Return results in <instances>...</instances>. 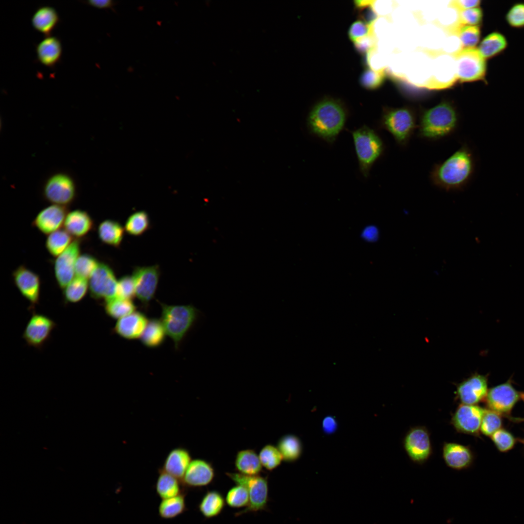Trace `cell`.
I'll use <instances>...</instances> for the list:
<instances>
[{
  "instance_id": "6da1fadb",
  "label": "cell",
  "mask_w": 524,
  "mask_h": 524,
  "mask_svg": "<svg viewBox=\"0 0 524 524\" xmlns=\"http://www.w3.org/2000/svg\"><path fill=\"white\" fill-rule=\"evenodd\" d=\"M473 154L463 145L446 160L432 168L430 179L436 186L447 191L459 190L469 181L474 173Z\"/></svg>"
},
{
  "instance_id": "7a4b0ae2",
  "label": "cell",
  "mask_w": 524,
  "mask_h": 524,
  "mask_svg": "<svg viewBox=\"0 0 524 524\" xmlns=\"http://www.w3.org/2000/svg\"><path fill=\"white\" fill-rule=\"evenodd\" d=\"M347 117V112L340 102L325 99L311 110L307 126L311 133L332 144L344 129Z\"/></svg>"
},
{
  "instance_id": "3957f363",
  "label": "cell",
  "mask_w": 524,
  "mask_h": 524,
  "mask_svg": "<svg viewBox=\"0 0 524 524\" xmlns=\"http://www.w3.org/2000/svg\"><path fill=\"white\" fill-rule=\"evenodd\" d=\"M459 121L453 104L447 101H442L422 112L418 121L417 135L429 141L443 139L456 130Z\"/></svg>"
},
{
  "instance_id": "277c9868",
  "label": "cell",
  "mask_w": 524,
  "mask_h": 524,
  "mask_svg": "<svg viewBox=\"0 0 524 524\" xmlns=\"http://www.w3.org/2000/svg\"><path fill=\"white\" fill-rule=\"evenodd\" d=\"M161 305V320L166 334L173 340L177 349L196 321L199 311L191 305Z\"/></svg>"
},
{
  "instance_id": "5b68a950",
  "label": "cell",
  "mask_w": 524,
  "mask_h": 524,
  "mask_svg": "<svg viewBox=\"0 0 524 524\" xmlns=\"http://www.w3.org/2000/svg\"><path fill=\"white\" fill-rule=\"evenodd\" d=\"M351 134L360 170L367 178L371 167L383 154L384 144L377 133L365 125L351 131Z\"/></svg>"
},
{
  "instance_id": "8992f818",
  "label": "cell",
  "mask_w": 524,
  "mask_h": 524,
  "mask_svg": "<svg viewBox=\"0 0 524 524\" xmlns=\"http://www.w3.org/2000/svg\"><path fill=\"white\" fill-rule=\"evenodd\" d=\"M381 128L389 132L401 147H406L418 127L414 112L402 107L383 109L379 122Z\"/></svg>"
},
{
  "instance_id": "52a82bcc",
  "label": "cell",
  "mask_w": 524,
  "mask_h": 524,
  "mask_svg": "<svg viewBox=\"0 0 524 524\" xmlns=\"http://www.w3.org/2000/svg\"><path fill=\"white\" fill-rule=\"evenodd\" d=\"M226 475L236 485L245 487L249 494L247 507L236 513V516L247 512L261 511L266 508L269 498L268 482L266 477L245 475L239 473H227Z\"/></svg>"
},
{
  "instance_id": "ba28073f",
  "label": "cell",
  "mask_w": 524,
  "mask_h": 524,
  "mask_svg": "<svg viewBox=\"0 0 524 524\" xmlns=\"http://www.w3.org/2000/svg\"><path fill=\"white\" fill-rule=\"evenodd\" d=\"M458 79L462 82L486 81L488 65L476 48L462 49L454 54Z\"/></svg>"
},
{
  "instance_id": "9c48e42d",
  "label": "cell",
  "mask_w": 524,
  "mask_h": 524,
  "mask_svg": "<svg viewBox=\"0 0 524 524\" xmlns=\"http://www.w3.org/2000/svg\"><path fill=\"white\" fill-rule=\"evenodd\" d=\"M520 399V392L516 390L509 378L503 383L489 389L484 401L488 409L512 421H517L520 419L513 418L511 412Z\"/></svg>"
},
{
  "instance_id": "30bf717a",
  "label": "cell",
  "mask_w": 524,
  "mask_h": 524,
  "mask_svg": "<svg viewBox=\"0 0 524 524\" xmlns=\"http://www.w3.org/2000/svg\"><path fill=\"white\" fill-rule=\"evenodd\" d=\"M44 198L53 204L67 206L75 198L76 188L72 178L67 174L60 173L49 178L43 190Z\"/></svg>"
},
{
  "instance_id": "8fae6325",
  "label": "cell",
  "mask_w": 524,
  "mask_h": 524,
  "mask_svg": "<svg viewBox=\"0 0 524 524\" xmlns=\"http://www.w3.org/2000/svg\"><path fill=\"white\" fill-rule=\"evenodd\" d=\"M88 282L90 295L93 299L105 301L116 297L117 280L108 264L99 262Z\"/></svg>"
},
{
  "instance_id": "7c38bea8",
  "label": "cell",
  "mask_w": 524,
  "mask_h": 524,
  "mask_svg": "<svg viewBox=\"0 0 524 524\" xmlns=\"http://www.w3.org/2000/svg\"><path fill=\"white\" fill-rule=\"evenodd\" d=\"M160 275L158 265L136 267L132 272L136 296L144 305H147L154 297Z\"/></svg>"
},
{
  "instance_id": "4fadbf2b",
  "label": "cell",
  "mask_w": 524,
  "mask_h": 524,
  "mask_svg": "<svg viewBox=\"0 0 524 524\" xmlns=\"http://www.w3.org/2000/svg\"><path fill=\"white\" fill-rule=\"evenodd\" d=\"M56 327V323L48 316L33 312L22 337L29 346L41 349Z\"/></svg>"
},
{
  "instance_id": "5bb4252c",
  "label": "cell",
  "mask_w": 524,
  "mask_h": 524,
  "mask_svg": "<svg viewBox=\"0 0 524 524\" xmlns=\"http://www.w3.org/2000/svg\"><path fill=\"white\" fill-rule=\"evenodd\" d=\"M14 282L22 295L30 305L29 310L34 311L40 298L41 280L35 272L23 265L17 267L12 273Z\"/></svg>"
},
{
  "instance_id": "9a60e30c",
  "label": "cell",
  "mask_w": 524,
  "mask_h": 524,
  "mask_svg": "<svg viewBox=\"0 0 524 524\" xmlns=\"http://www.w3.org/2000/svg\"><path fill=\"white\" fill-rule=\"evenodd\" d=\"M485 410L477 405L461 404L454 413L451 423L458 432L478 436Z\"/></svg>"
},
{
  "instance_id": "2e32d148",
  "label": "cell",
  "mask_w": 524,
  "mask_h": 524,
  "mask_svg": "<svg viewBox=\"0 0 524 524\" xmlns=\"http://www.w3.org/2000/svg\"><path fill=\"white\" fill-rule=\"evenodd\" d=\"M81 239L75 238L68 247L57 257L54 264L55 278L63 290L75 277V267L80 255Z\"/></svg>"
},
{
  "instance_id": "e0dca14e",
  "label": "cell",
  "mask_w": 524,
  "mask_h": 524,
  "mask_svg": "<svg viewBox=\"0 0 524 524\" xmlns=\"http://www.w3.org/2000/svg\"><path fill=\"white\" fill-rule=\"evenodd\" d=\"M404 446L413 461L418 463L426 461L432 452L429 434L426 428L416 426L410 429L405 437Z\"/></svg>"
},
{
  "instance_id": "ac0fdd59",
  "label": "cell",
  "mask_w": 524,
  "mask_h": 524,
  "mask_svg": "<svg viewBox=\"0 0 524 524\" xmlns=\"http://www.w3.org/2000/svg\"><path fill=\"white\" fill-rule=\"evenodd\" d=\"M488 375L473 374L457 385V394L461 404L477 405L485 400L488 391Z\"/></svg>"
},
{
  "instance_id": "d6986e66",
  "label": "cell",
  "mask_w": 524,
  "mask_h": 524,
  "mask_svg": "<svg viewBox=\"0 0 524 524\" xmlns=\"http://www.w3.org/2000/svg\"><path fill=\"white\" fill-rule=\"evenodd\" d=\"M214 476V470L210 463L202 459H195L190 462L181 482L184 487L200 488L210 484Z\"/></svg>"
},
{
  "instance_id": "ffe728a7",
  "label": "cell",
  "mask_w": 524,
  "mask_h": 524,
  "mask_svg": "<svg viewBox=\"0 0 524 524\" xmlns=\"http://www.w3.org/2000/svg\"><path fill=\"white\" fill-rule=\"evenodd\" d=\"M68 213L66 206L50 205L39 212L33 222V225L42 233L49 235L60 229Z\"/></svg>"
},
{
  "instance_id": "44dd1931",
  "label": "cell",
  "mask_w": 524,
  "mask_h": 524,
  "mask_svg": "<svg viewBox=\"0 0 524 524\" xmlns=\"http://www.w3.org/2000/svg\"><path fill=\"white\" fill-rule=\"evenodd\" d=\"M148 319L142 312L135 311L118 320L114 331L119 336L128 340L140 338L144 332Z\"/></svg>"
},
{
  "instance_id": "7402d4cb",
  "label": "cell",
  "mask_w": 524,
  "mask_h": 524,
  "mask_svg": "<svg viewBox=\"0 0 524 524\" xmlns=\"http://www.w3.org/2000/svg\"><path fill=\"white\" fill-rule=\"evenodd\" d=\"M442 456L448 467L457 470L470 467L474 459L473 453L468 446L455 442L444 443Z\"/></svg>"
},
{
  "instance_id": "603a6c76",
  "label": "cell",
  "mask_w": 524,
  "mask_h": 524,
  "mask_svg": "<svg viewBox=\"0 0 524 524\" xmlns=\"http://www.w3.org/2000/svg\"><path fill=\"white\" fill-rule=\"evenodd\" d=\"M192 460L191 454L187 449L176 447L168 453L160 469L181 481Z\"/></svg>"
},
{
  "instance_id": "cb8c5ba5",
  "label": "cell",
  "mask_w": 524,
  "mask_h": 524,
  "mask_svg": "<svg viewBox=\"0 0 524 524\" xmlns=\"http://www.w3.org/2000/svg\"><path fill=\"white\" fill-rule=\"evenodd\" d=\"M62 53V46L60 40L51 35L45 36L36 47L38 61L49 67L54 66L60 61Z\"/></svg>"
},
{
  "instance_id": "d4e9b609",
  "label": "cell",
  "mask_w": 524,
  "mask_h": 524,
  "mask_svg": "<svg viewBox=\"0 0 524 524\" xmlns=\"http://www.w3.org/2000/svg\"><path fill=\"white\" fill-rule=\"evenodd\" d=\"M93 226L94 222L90 214L79 209L68 213L64 223L65 229L77 239L86 235Z\"/></svg>"
},
{
  "instance_id": "484cf974",
  "label": "cell",
  "mask_w": 524,
  "mask_h": 524,
  "mask_svg": "<svg viewBox=\"0 0 524 524\" xmlns=\"http://www.w3.org/2000/svg\"><path fill=\"white\" fill-rule=\"evenodd\" d=\"M59 21L60 18L57 11L49 6L39 7L32 17L33 27L45 36L51 35Z\"/></svg>"
},
{
  "instance_id": "4316f807",
  "label": "cell",
  "mask_w": 524,
  "mask_h": 524,
  "mask_svg": "<svg viewBox=\"0 0 524 524\" xmlns=\"http://www.w3.org/2000/svg\"><path fill=\"white\" fill-rule=\"evenodd\" d=\"M508 47V41L502 33L494 31L485 36L477 48L481 55L486 59L495 58L503 53Z\"/></svg>"
},
{
  "instance_id": "83f0119b",
  "label": "cell",
  "mask_w": 524,
  "mask_h": 524,
  "mask_svg": "<svg viewBox=\"0 0 524 524\" xmlns=\"http://www.w3.org/2000/svg\"><path fill=\"white\" fill-rule=\"evenodd\" d=\"M158 473L155 491L162 500L177 496L184 492V487L180 479L160 469Z\"/></svg>"
},
{
  "instance_id": "f1b7e54d",
  "label": "cell",
  "mask_w": 524,
  "mask_h": 524,
  "mask_svg": "<svg viewBox=\"0 0 524 524\" xmlns=\"http://www.w3.org/2000/svg\"><path fill=\"white\" fill-rule=\"evenodd\" d=\"M124 228L117 221L106 219L98 228V235L100 240L105 244L119 247L122 241Z\"/></svg>"
},
{
  "instance_id": "f546056e",
  "label": "cell",
  "mask_w": 524,
  "mask_h": 524,
  "mask_svg": "<svg viewBox=\"0 0 524 524\" xmlns=\"http://www.w3.org/2000/svg\"><path fill=\"white\" fill-rule=\"evenodd\" d=\"M262 466L259 456L253 450L246 449L237 453L235 467L239 473L248 475H259Z\"/></svg>"
},
{
  "instance_id": "4dcf8cb0",
  "label": "cell",
  "mask_w": 524,
  "mask_h": 524,
  "mask_svg": "<svg viewBox=\"0 0 524 524\" xmlns=\"http://www.w3.org/2000/svg\"><path fill=\"white\" fill-rule=\"evenodd\" d=\"M225 500L222 494L217 491H209L202 498L198 504V509L207 519L218 516L222 511Z\"/></svg>"
},
{
  "instance_id": "1f68e13d",
  "label": "cell",
  "mask_w": 524,
  "mask_h": 524,
  "mask_svg": "<svg viewBox=\"0 0 524 524\" xmlns=\"http://www.w3.org/2000/svg\"><path fill=\"white\" fill-rule=\"evenodd\" d=\"M166 335L161 319L152 318L148 320L140 339L144 345L149 348H155L163 344Z\"/></svg>"
},
{
  "instance_id": "d6a6232c",
  "label": "cell",
  "mask_w": 524,
  "mask_h": 524,
  "mask_svg": "<svg viewBox=\"0 0 524 524\" xmlns=\"http://www.w3.org/2000/svg\"><path fill=\"white\" fill-rule=\"evenodd\" d=\"M185 492L171 498L162 499L158 507L159 516L163 519H174L187 509Z\"/></svg>"
},
{
  "instance_id": "836d02e7",
  "label": "cell",
  "mask_w": 524,
  "mask_h": 524,
  "mask_svg": "<svg viewBox=\"0 0 524 524\" xmlns=\"http://www.w3.org/2000/svg\"><path fill=\"white\" fill-rule=\"evenodd\" d=\"M63 290L65 304L78 303L86 295L89 290V282L86 278L75 276Z\"/></svg>"
},
{
  "instance_id": "e575fe53",
  "label": "cell",
  "mask_w": 524,
  "mask_h": 524,
  "mask_svg": "<svg viewBox=\"0 0 524 524\" xmlns=\"http://www.w3.org/2000/svg\"><path fill=\"white\" fill-rule=\"evenodd\" d=\"M283 459L287 462L297 460L302 453L301 442L298 437L294 435H286L281 437L277 444Z\"/></svg>"
},
{
  "instance_id": "d590c367",
  "label": "cell",
  "mask_w": 524,
  "mask_h": 524,
  "mask_svg": "<svg viewBox=\"0 0 524 524\" xmlns=\"http://www.w3.org/2000/svg\"><path fill=\"white\" fill-rule=\"evenodd\" d=\"M72 236L65 229H59L49 234L46 241V249L53 257L63 253L72 242Z\"/></svg>"
},
{
  "instance_id": "8d00e7d4",
  "label": "cell",
  "mask_w": 524,
  "mask_h": 524,
  "mask_svg": "<svg viewBox=\"0 0 524 524\" xmlns=\"http://www.w3.org/2000/svg\"><path fill=\"white\" fill-rule=\"evenodd\" d=\"M104 308L109 317L120 319L135 311L136 306L131 300L116 296L104 301Z\"/></svg>"
},
{
  "instance_id": "74e56055",
  "label": "cell",
  "mask_w": 524,
  "mask_h": 524,
  "mask_svg": "<svg viewBox=\"0 0 524 524\" xmlns=\"http://www.w3.org/2000/svg\"><path fill=\"white\" fill-rule=\"evenodd\" d=\"M150 226V219L145 211H139L131 214L127 219L124 229L130 235L139 236L146 231Z\"/></svg>"
},
{
  "instance_id": "f35d334b",
  "label": "cell",
  "mask_w": 524,
  "mask_h": 524,
  "mask_svg": "<svg viewBox=\"0 0 524 524\" xmlns=\"http://www.w3.org/2000/svg\"><path fill=\"white\" fill-rule=\"evenodd\" d=\"M456 27L455 33L460 41L462 49L475 48L480 39V26L458 25Z\"/></svg>"
},
{
  "instance_id": "ab89813d",
  "label": "cell",
  "mask_w": 524,
  "mask_h": 524,
  "mask_svg": "<svg viewBox=\"0 0 524 524\" xmlns=\"http://www.w3.org/2000/svg\"><path fill=\"white\" fill-rule=\"evenodd\" d=\"M259 457L262 466L269 471L278 467L283 459L277 447L272 444L265 445L261 449Z\"/></svg>"
},
{
  "instance_id": "60d3db41",
  "label": "cell",
  "mask_w": 524,
  "mask_h": 524,
  "mask_svg": "<svg viewBox=\"0 0 524 524\" xmlns=\"http://www.w3.org/2000/svg\"><path fill=\"white\" fill-rule=\"evenodd\" d=\"M99 262L95 257L89 254H80L75 264V276L89 278Z\"/></svg>"
},
{
  "instance_id": "b9f144b4",
  "label": "cell",
  "mask_w": 524,
  "mask_h": 524,
  "mask_svg": "<svg viewBox=\"0 0 524 524\" xmlns=\"http://www.w3.org/2000/svg\"><path fill=\"white\" fill-rule=\"evenodd\" d=\"M502 416L497 412L486 409L484 413L480 432L484 435L491 437L495 432L502 428Z\"/></svg>"
},
{
  "instance_id": "7bdbcfd3",
  "label": "cell",
  "mask_w": 524,
  "mask_h": 524,
  "mask_svg": "<svg viewBox=\"0 0 524 524\" xmlns=\"http://www.w3.org/2000/svg\"><path fill=\"white\" fill-rule=\"evenodd\" d=\"M490 437L497 450L502 453L512 450L517 440L510 431L503 428L495 432Z\"/></svg>"
},
{
  "instance_id": "ee69618b",
  "label": "cell",
  "mask_w": 524,
  "mask_h": 524,
  "mask_svg": "<svg viewBox=\"0 0 524 524\" xmlns=\"http://www.w3.org/2000/svg\"><path fill=\"white\" fill-rule=\"evenodd\" d=\"M225 500L228 505L231 508H246L249 501L248 491L244 486L236 485L229 490Z\"/></svg>"
},
{
  "instance_id": "f6af8a7d",
  "label": "cell",
  "mask_w": 524,
  "mask_h": 524,
  "mask_svg": "<svg viewBox=\"0 0 524 524\" xmlns=\"http://www.w3.org/2000/svg\"><path fill=\"white\" fill-rule=\"evenodd\" d=\"M385 74L384 70H374L371 68L365 69L360 75V82L366 89H376L383 83Z\"/></svg>"
},
{
  "instance_id": "bcb514c9",
  "label": "cell",
  "mask_w": 524,
  "mask_h": 524,
  "mask_svg": "<svg viewBox=\"0 0 524 524\" xmlns=\"http://www.w3.org/2000/svg\"><path fill=\"white\" fill-rule=\"evenodd\" d=\"M505 21L511 28H524V2H516L512 5L505 15Z\"/></svg>"
},
{
  "instance_id": "7dc6e473",
  "label": "cell",
  "mask_w": 524,
  "mask_h": 524,
  "mask_svg": "<svg viewBox=\"0 0 524 524\" xmlns=\"http://www.w3.org/2000/svg\"><path fill=\"white\" fill-rule=\"evenodd\" d=\"M458 25L480 26L483 19V11L480 7H475L458 11Z\"/></svg>"
},
{
  "instance_id": "c3c4849f",
  "label": "cell",
  "mask_w": 524,
  "mask_h": 524,
  "mask_svg": "<svg viewBox=\"0 0 524 524\" xmlns=\"http://www.w3.org/2000/svg\"><path fill=\"white\" fill-rule=\"evenodd\" d=\"M136 296L135 288L132 276H123L117 280L116 296L123 299H133Z\"/></svg>"
},
{
  "instance_id": "681fc988",
  "label": "cell",
  "mask_w": 524,
  "mask_h": 524,
  "mask_svg": "<svg viewBox=\"0 0 524 524\" xmlns=\"http://www.w3.org/2000/svg\"><path fill=\"white\" fill-rule=\"evenodd\" d=\"M372 0L355 1L356 7L359 10V16L361 20L369 26L373 27L377 18V15L375 11Z\"/></svg>"
},
{
  "instance_id": "f907efd6",
  "label": "cell",
  "mask_w": 524,
  "mask_h": 524,
  "mask_svg": "<svg viewBox=\"0 0 524 524\" xmlns=\"http://www.w3.org/2000/svg\"><path fill=\"white\" fill-rule=\"evenodd\" d=\"M372 34H373V27L368 26L361 20L353 22L348 31L349 37L354 43L359 39Z\"/></svg>"
},
{
  "instance_id": "816d5d0a",
  "label": "cell",
  "mask_w": 524,
  "mask_h": 524,
  "mask_svg": "<svg viewBox=\"0 0 524 524\" xmlns=\"http://www.w3.org/2000/svg\"><path fill=\"white\" fill-rule=\"evenodd\" d=\"M356 50L360 53H366L372 51L376 46L374 34L369 35L356 41L354 43Z\"/></svg>"
},
{
  "instance_id": "f5cc1de1",
  "label": "cell",
  "mask_w": 524,
  "mask_h": 524,
  "mask_svg": "<svg viewBox=\"0 0 524 524\" xmlns=\"http://www.w3.org/2000/svg\"><path fill=\"white\" fill-rule=\"evenodd\" d=\"M481 3V1L480 0H454L450 1V6L459 11L480 7Z\"/></svg>"
},
{
  "instance_id": "db71d44e",
  "label": "cell",
  "mask_w": 524,
  "mask_h": 524,
  "mask_svg": "<svg viewBox=\"0 0 524 524\" xmlns=\"http://www.w3.org/2000/svg\"><path fill=\"white\" fill-rule=\"evenodd\" d=\"M322 428L326 434H331L333 433L338 428V424L336 419L331 416H326L323 419Z\"/></svg>"
},
{
  "instance_id": "11a10c76",
  "label": "cell",
  "mask_w": 524,
  "mask_h": 524,
  "mask_svg": "<svg viewBox=\"0 0 524 524\" xmlns=\"http://www.w3.org/2000/svg\"><path fill=\"white\" fill-rule=\"evenodd\" d=\"M87 4L99 9L113 8L116 2L112 0H90L86 1Z\"/></svg>"
},
{
  "instance_id": "9f6ffc18",
  "label": "cell",
  "mask_w": 524,
  "mask_h": 524,
  "mask_svg": "<svg viewBox=\"0 0 524 524\" xmlns=\"http://www.w3.org/2000/svg\"><path fill=\"white\" fill-rule=\"evenodd\" d=\"M365 232V237L369 238V239H373L376 238L377 237V230L376 229H367Z\"/></svg>"
},
{
  "instance_id": "6f0895ef",
  "label": "cell",
  "mask_w": 524,
  "mask_h": 524,
  "mask_svg": "<svg viewBox=\"0 0 524 524\" xmlns=\"http://www.w3.org/2000/svg\"><path fill=\"white\" fill-rule=\"evenodd\" d=\"M520 399L524 402V392H520Z\"/></svg>"
},
{
  "instance_id": "680465c9",
  "label": "cell",
  "mask_w": 524,
  "mask_h": 524,
  "mask_svg": "<svg viewBox=\"0 0 524 524\" xmlns=\"http://www.w3.org/2000/svg\"><path fill=\"white\" fill-rule=\"evenodd\" d=\"M522 442L523 443V444H524V439H523V440L522 441Z\"/></svg>"
}]
</instances>
